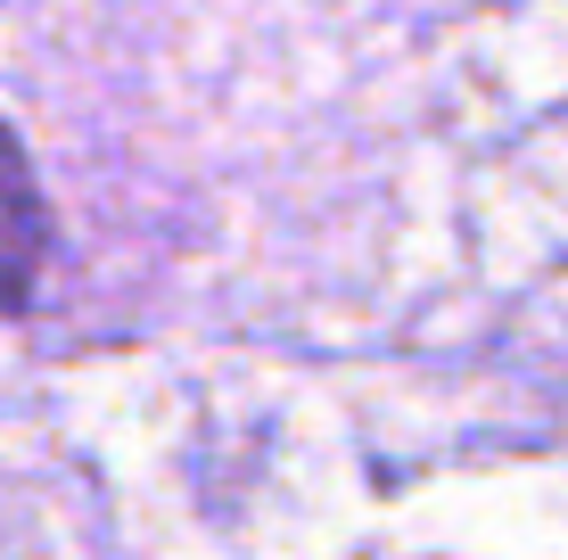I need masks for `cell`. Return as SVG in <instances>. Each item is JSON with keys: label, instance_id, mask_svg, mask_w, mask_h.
<instances>
[{"label": "cell", "instance_id": "obj_1", "mask_svg": "<svg viewBox=\"0 0 568 560\" xmlns=\"http://www.w3.org/2000/svg\"><path fill=\"white\" fill-rule=\"evenodd\" d=\"M50 247H58V223L42 206V182H33L17 132L0 124V305H9V314L33 305V288L50 273Z\"/></svg>", "mask_w": 568, "mask_h": 560}]
</instances>
